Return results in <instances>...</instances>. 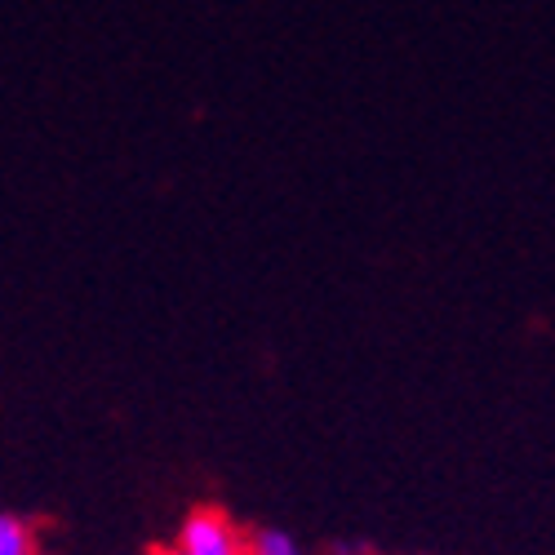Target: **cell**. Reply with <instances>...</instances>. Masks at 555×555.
Returning a JSON list of instances; mask_svg holds the SVG:
<instances>
[{"instance_id":"cell-1","label":"cell","mask_w":555,"mask_h":555,"mask_svg":"<svg viewBox=\"0 0 555 555\" xmlns=\"http://www.w3.org/2000/svg\"><path fill=\"white\" fill-rule=\"evenodd\" d=\"M165 555H249V533L222 506H196L178 520Z\"/></svg>"},{"instance_id":"cell-2","label":"cell","mask_w":555,"mask_h":555,"mask_svg":"<svg viewBox=\"0 0 555 555\" xmlns=\"http://www.w3.org/2000/svg\"><path fill=\"white\" fill-rule=\"evenodd\" d=\"M0 555H40L36 525L14 512H0Z\"/></svg>"},{"instance_id":"cell-3","label":"cell","mask_w":555,"mask_h":555,"mask_svg":"<svg viewBox=\"0 0 555 555\" xmlns=\"http://www.w3.org/2000/svg\"><path fill=\"white\" fill-rule=\"evenodd\" d=\"M249 555H311L294 533L275 529V525H262L249 533Z\"/></svg>"},{"instance_id":"cell-4","label":"cell","mask_w":555,"mask_h":555,"mask_svg":"<svg viewBox=\"0 0 555 555\" xmlns=\"http://www.w3.org/2000/svg\"><path fill=\"white\" fill-rule=\"evenodd\" d=\"M147 555H165V551H160V546H156V551H147Z\"/></svg>"}]
</instances>
